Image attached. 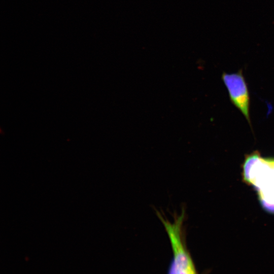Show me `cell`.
I'll return each instance as SVG.
<instances>
[{"instance_id": "1", "label": "cell", "mask_w": 274, "mask_h": 274, "mask_svg": "<svg viewBox=\"0 0 274 274\" xmlns=\"http://www.w3.org/2000/svg\"><path fill=\"white\" fill-rule=\"evenodd\" d=\"M244 180L257 191L262 206L274 213V158L262 157L255 152L248 155L243 165Z\"/></svg>"}, {"instance_id": "2", "label": "cell", "mask_w": 274, "mask_h": 274, "mask_svg": "<svg viewBox=\"0 0 274 274\" xmlns=\"http://www.w3.org/2000/svg\"><path fill=\"white\" fill-rule=\"evenodd\" d=\"M157 215L167 234L173 254L168 274H197L185 242L184 231L185 210L183 209L179 215H175L172 221L158 212Z\"/></svg>"}, {"instance_id": "3", "label": "cell", "mask_w": 274, "mask_h": 274, "mask_svg": "<svg viewBox=\"0 0 274 274\" xmlns=\"http://www.w3.org/2000/svg\"><path fill=\"white\" fill-rule=\"evenodd\" d=\"M222 79L232 104L243 114L251 126L250 117V95L242 70L232 74L224 73Z\"/></svg>"}]
</instances>
